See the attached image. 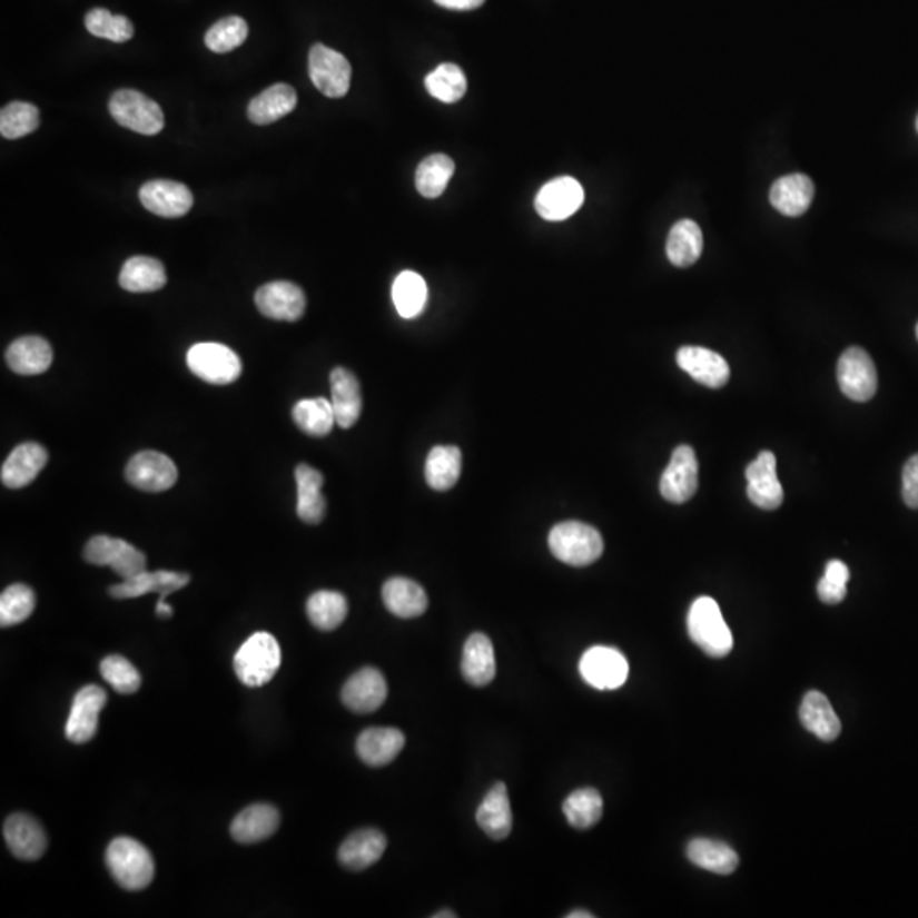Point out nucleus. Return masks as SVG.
Wrapping results in <instances>:
<instances>
[{
    "label": "nucleus",
    "instance_id": "25",
    "mask_svg": "<svg viewBox=\"0 0 918 918\" xmlns=\"http://www.w3.org/2000/svg\"><path fill=\"white\" fill-rule=\"evenodd\" d=\"M282 817L273 805L259 803L245 808L231 821L230 833L238 843H257L276 833Z\"/></svg>",
    "mask_w": 918,
    "mask_h": 918
},
{
    "label": "nucleus",
    "instance_id": "28",
    "mask_svg": "<svg viewBox=\"0 0 918 918\" xmlns=\"http://www.w3.org/2000/svg\"><path fill=\"white\" fill-rule=\"evenodd\" d=\"M476 821L490 839H507L512 830V810L504 782H497L486 792L476 810Z\"/></svg>",
    "mask_w": 918,
    "mask_h": 918
},
{
    "label": "nucleus",
    "instance_id": "15",
    "mask_svg": "<svg viewBox=\"0 0 918 918\" xmlns=\"http://www.w3.org/2000/svg\"><path fill=\"white\" fill-rule=\"evenodd\" d=\"M746 478L749 482L747 495L753 505L763 511H776L781 507L784 501V488L776 473L774 453L762 451L756 462L747 466Z\"/></svg>",
    "mask_w": 918,
    "mask_h": 918
},
{
    "label": "nucleus",
    "instance_id": "3",
    "mask_svg": "<svg viewBox=\"0 0 918 918\" xmlns=\"http://www.w3.org/2000/svg\"><path fill=\"white\" fill-rule=\"evenodd\" d=\"M106 865L125 890H144L156 875V865L147 847L130 837H118L109 843Z\"/></svg>",
    "mask_w": 918,
    "mask_h": 918
},
{
    "label": "nucleus",
    "instance_id": "10",
    "mask_svg": "<svg viewBox=\"0 0 918 918\" xmlns=\"http://www.w3.org/2000/svg\"><path fill=\"white\" fill-rule=\"evenodd\" d=\"M580 675L599 691H614L628 681V660L620 650L611 646H592L579 663Z\"/></svg>",
    "mask_w": 918,
    "mask_h": 918
},
{
    "label": "nucleus",
    "instance_id": "17",
    "mask_svg": "<svg viewBox=\"0 0 918 918\" xmlns=\"http://www.w3.org/2000/svg\"><path fill=\"white\" fill-rule=\"evenodd\" d=\"M388 695L383 673L375 667H364L357 670L353 678L344 684L343 702L354 713L367 714L379 710Z\"/></svg>",
    "mask_w": 918,
    "mask_h": 918
},
{
    "label": "nucleus",
    "instance_id": "24",
    "mask_svg": "<svg viewBox=\"0 0 918 918\" xmlns=\"http://www.w3.org/2000/svg\"><path fill=\"white\" fill-rule=\"evenodd\" d=\"M815 198V184L805 174H789L772 184L771 205L786 217H801Z\"/></svg>",
    "mask_w": 918,
    "mask_h": 918
},
{
    "label": "nucleus",
    "instance_id": "44",
    "mask_svg": "<svg viewBox=\"0 0 918 918\" xmlns=\"http://www.w3.org/2000/svg\"><path fill=\"white\" fill-rule=\"evenodd\" d=\"M466 87L465 72L454 63H443L425 77L428 95L447 105L460 101L465 96Z\"/></svg>",
    "mask_w": 918,
    "mask_h": 918
},
{
    "label": "nucleus",
    "instance_id": "19",
    "mask_svg": "<svg viewBox=\"0 0 918 918\" xmlns=\"http://www.w3.org/2000/svg\"><path fill=\"white\" fill-rule=\"evenodd\" d=\"M678 364L682 372L708 388H723L730 379L727 359L707 347H681L678 351Z\"/></svg>",
    "mask_w": 918,
    "mask_h": 918
},
{
    "label": "nucleus",
    "instance_id": "8",
    "mask_svg": "<svg viewBox=\"0 0 918 918\" xmlns=\"http://www.w3.org/2000/svg\"><path fill=\"white\" fill-rule=\"evenodd\" d=\"M308 69L314 86L327 98L339 99L349 92L351 63L339 51L325 45H314L308 58Z\"/></svg>",
    "mask_w": 918,
    "mask_h": 918
},
{
    "label": "nucleus",
    "instance_id": "22",
    "mask_svg": "<svg viewBox=\"0 0 918 918\" xmlns=\"http://www.w3.org/2000/svg\"><path fill=\"white\" fill-rule=\"evenodd\" d=\"M47 463L48 451L41 444H19L2 465L0 478L8 488H24L29 483L34 482Z\"/></svg>",
    "mask_w": 918,
    "mask_h": 918
},
{
    "label": "nucleus",
    "instance_id": "6",
    "mask_svg": "<svg viewBox=\"0 0 918 918\" xmlns=\"http://www.w3.org/2000/svg\"><path fill=\"white\" fill-rule=\"evenodd\" d=\"M193 375L211 385H230L241 375V361L230 347L217 343L196 344L189 349Z\"/></svg>",
    "mask_w": 918,
    "mask_h": 918
},
{
    "label": "nucleus",
    "instance_id": "32",
    "mask_svg": "<svg viewBox=\"0 0 918 918\" xmlns=\"http://www.w3.org/2000/svg\"><path fill=\"white\" fill-rule=\"evenodd\" d=\"M295 476L298 485V517L306 524H320L327 511V502L322 494L324 475L314 466L302 463L296 466Z\"/></svg>",
    "mask_w": 918,
    "mask_h": 918
},
{
    "label": "nucleus",
    "instance_id": "53",
    "mask_svg": "<svg viewBox=\"0 0 918 918\" xmlns=\"http://www.w3.org/2000/svg\"><path fill=\"white\" fill-rule=\"evenodd\" d=\"M434 2L451 11H473L485 4V0H434Z\"/></svg>",
    "mask_w": 918,
    "mask_h": 918
},
{
    "label": "nucleus",
    "instance_id": "36",
    "mask_svg": "<svg viewBox=\"0 0 918 918\" xmlns=\"http://www.w3.org/2000/svg\"><path fill=\"white\" fill-rule=\"evenodd\" d=\"M688 859L698 868L728 876L739 868V856L720 840L694 839L688 846Z\"/></svg>",
    "mask_w": 918,
    "mask_h": 918
},
{
    "label": "nucleus",
    "instance_id": "38",
    "mask_svg": "<svg viewBox=\"0 0 918 918\" xmlns=\"http://www.w3.org/2000/svg\"><path fill=\"white\" fill-rule=\"evenodd\" d=\"M462 475V451L456 446H436L425 462V480L437 492L453 488Z\"/></svg>",
    "mask_w": 918,
    "mask_h": 918
},
{
    "label": "nucleus",
    "instance_id": "2",
    "mask_svg": "<svg viewBox=\"0 0 918 918\" xmlns=\"http://www.w3.org/2000/svg\"><path fill=\"white\" fill-rule=\"evenodd\" d=\"M688 631L695 645L713 659L727 657L733 649V634L721 614L720 605L707 595L692 602Z\"/></svg>",
    "mask_w": 918,
    "mask_h": 918
},
{
    "label": "nucleus",
    "instance_id": "39",
    "mask_svg": "<svg viewBox=\"0 0 918 918\" xmlns=\"http://www.w3.org/2000/svg\"><path fill=\"white\" fill-rule=\"evenodd\" d=\"M349 605L340 592H315L306 602V614L317 630H337L346 621Z\"/></svg>",
    "mask_w": 918,
    "mask_h": 918
},
{
    "label": "nucleus",
    "instance_id": "5",
    "mask_svg": "<svg viewBox=\"0 0 918 918\" xmlns=\"http://www.w3.org/2000/svg\"><path fill=\"white\" fill-rule=\"evenodd\" d=\"M109 112L116 122L141 135H157L164 128L162 108L138 90L122 89L109 101Z\"/></svg>",
    "mask_w": 918,
    "mask_h": 918
},
{
    "label": "nucleus",
    "instance_id": "4",
    "mask_svg": "<svg viewBox=\"0 0 918 918\" xmlns=\"http://www.w3.org/2000/svg\"><path fill=\"white\" fill-rule=\"evenodd\" d=\"M547 544L555 559L572 566L598 562L604 551L601 533L589 524L566 521L551 530Z\"/></svg>",
    "mask_w": 918,
    "mask_h": 918
},
{
    "label": "nucleus",
    "instance_id": "56",
    "mask_svg": "<svg viewBox=\"0 0 918 918\" xmlns=\"http://www.w3.org/2000/svg\"><path fill=\"white\" fill-rule=\"evenodd\" d=\"M433 917L434 918H456V914H453V911H450V910H443V911H441V914H434Z\"/></svg>",
    "mask_w": 918,
    "mask_h": 918
},
{
    "label": "nucleus",
    "instance_id": "21",
    "mask_svg": "<svg viewBox=\"0 0 918 918\" xmlns=\"http://www.w3.org/2000/svg\"><path fill=\"white\" fill-rule=\"evenodd\" d=\"M188 584V573L169 572V570L147 572L145 570V572L138 573L131 579L122 580L121 584L112 585L109 589V595L115 599H137L150 594V592H157L160 599L166 601L167 595L180 591Z\"/></svg>",
    "mask_w": 918,
    "mask_h": 918
},
{
    "label": "nucleus",
    "instance_id": "41",
    "mask_svg": "<svg viewBox=\"0 0 918 918\" xmlns=\"http://www.w3.org/2000/svg\"><path fill=\"white\" fill-rule=\"evenodd\" d=\"M293 421L299 431L314 437L327 436L337 424L332 402L324 396L299 401L293 408Z\"/></svg>",
    "mask_w": 918,
    "mask_h": 918
},
{
    "label": "nucleus",
    "instance_id": "7",
    "mask_svg": "<svg viewBox=\"0 0 918 918\" xmlns=\"http://www.w3.org/2000/svg\"><path fill=\"white\" fill-rule=\"evenodd\" d=\"M83 559L90 565L109 566L122 580L145 572L147 559L138 547L119 537L95 536L83 550Z\"/></svg>",
    "mask_w": 918,
    "mask_h": 918
},
{
    "label": "nucleus",
    "instance_id": "51",
    "mask_svg": "<svg viewBox=\"0 0 918 918\" xmlns=\"http://www.w3.org/2000/svg\"><path fill=\"white\" fill-rule=\"evenodd\" d=\"M818 598H820L821 602L825 604H839L846 599L847 594V585L837 584L833 580L827 579V576H821L820 582H818Z\"/></svg>",
    "mask_w": 918,
    "mask_h": 918
},
{
    "label": "nucleus",
    "instance_id": "34",
    "mask_svg": "<svg viewBox=\"0 0 918 918\" xmlns=\"http://www.w3.org/2000/svg\"><path fill=\"white\" fill-rule=\"evenodd\" d=\"M296 102L298 98L292 86L274 83L250 101L247 115L254 125L264 127L295 111Z\"/></svg>",
    "mask_w": 918,
    "mask_h": 918
},
{
    "label": "nucleus",
    "instance_id": "33",
    "mask_svg": "<svg viewBox=\"0 0 918 918\" xmlns=\"http://www.w3.org/2000/svg\"><path fill=\"white\" fill-rule=\"evenodd\" d=\"M800 718L803 727L823 742H833L842 731V723L827 695L810 691L801 702Z\"/></svg>",
    "mask_w": 918,
    "mask_h": 918
},
{
    "label": "nucleus",
    "instance_id": "57",
    "mask_svg": "<svg viewBox=\"0 0 918 918\" xmlns=\"http://www.w3.org/2000/svg\"><path fill=\"white\" fill-rule=\"evenodd\" d=\"M917 131H918V116H917Z\"/></svg>",
    "mask_w": 918,
    "mask_h": 918
},
{
    "label": "nucleus",
    "instance_id": "29",
    "mask_svg": "<svg viewBox=\"0 0 918 918\" xmlns=\"http://www.w3.org/2000/svg\"><path fill=\"white\" fill-rule=\"evenodd\" d=\"M462 673L468 684L483 688L494 681L497 673L495 652L486 634L473 633L463 649Z\"/></svg>",
    "mask_w": 918,
    "mask_h": 918
},
{
    "label": "nucleus",
    "instance_id": "1",
    "mask_svg": "<svg viewBox=\"0 0 918 918\" xmlns=\"http://www.w3.org/2000/svg\"><path fill=\"white\" fill-rule=\"evenodd\" d=\"M282 660L278 640L266 631H259L237 650L234 669L241 684L260 688L276 675L282 667Z\"/></svg>",
    "mask_w": 918,
    "mask_h": 918
},
{
    "label": "nucleus",
    "instance_id": "18",
    "mask_svg": "<svg viewBox=\"0 0 918 918\" xmlns=\"http://www.w3.org/2000/svg\"><path fill=\"white\" fill-rule=\"evenodd\" d=\"M140 201L154 215L179 218L188 215L195 198L184 184L174 180H150L141 186Z\"/></svg>",
    "mask_w": 918,
    "mask_h": 918
},
{
    "label": "nucleus",
    "instance_id": "45",
    "mask_svg": "<svg viewBox=\"0 0 918 918\" xmlns=\"http://www.w3.org/2000/svg\"><path fill=\"white\" fill-rule=\"evenodd\" d=\"M37 595L24 584H14L0 595V626L9 628L22 623L33 614Z\"/></svg>",
    "mask_w": 918,
    "mask_h": 918
},
{
    "label": "nucleus",
    "instance_id": "46",
    "mask_svg": "<svg viewBox=\"0 0 918 918\" xmlns=\"http://www.w3.org/2000/svg\"><path fill=\"white\" fill-rule=\"evenodd\" d=\"M40 127V111L29 102H11L0 112V134L8 140H18Z\"/></svg>",
    "mask_w": 918,
    "mask_h": 918
},
{
    "label": "nucleus",
    "instance_id": "37",
    "mask_svg": "<svg viewBox=\"0 0 918 918\" xmlns=\"http://www.w3.org/2000/svg\"><path fill=\"white\" fill-rule=\"evenodd\" d=\"M702 231L692 220H681L673 225L667 240V257L675 267H689L698 263L702 254Z\"/></svg>",
    "mask_w": 918,
    "mask_h": 918
},
{
    "label": "nucleus",
    "instance_id": "13",
    "mask_svg": "<svg viewBox=\"0 0 918 918\" xmlns=\"http://www.w3.org/2000/svg\"><path fill=\"white\" fill-rule=\"evenodd\" d=\"M127 480L144 492H166L177 482L172 460L159 451H141L127 465Z\"/></svg>",
    "mask_w": 918,
    "mask_h": 918
},
{
    "label": "nucleus",
    "instance_id": "54",
    "mask_svg": "<svg viewBox=\"0 0 918 918\" xmlns=\"http://www.w3.org/2000/svg\"><path fill=\"white\" fill-rule=\"evenodd\" d=\"M156 612L157 616L159 618H170L172 616L174 612L172 605L167 604V602L164 601V599H159V602H157Z\"/></svg>",
    "mask_w": 918,
    "mask_h": 918
},
{
    "label": "nucleus",
    "instance_id": "47",
    "mask_svg": "<svg viewBox=\"0 0 918 918\" xmlns=\"http://www.w3.org/2000/svg\"><path fill=\"white\" fill-rule=\"evenodd\" d=\"M86 28L92 37L125 43L134 38L135 29L127 16H115L108 9H92L86 16Z\"/></svg>",
    "mask_w": 918,
    "mask_h": 918
},
{
    "label": "nucleus",
    "instance_id": "12",
    "mask_svg": "<svg viewBox=\"0 0 918 918\" xmlns=\"http://www.w3.org/2000/svg\"><path fill=\"white\" fill-rule=\"evenodd\" d=\"M584 205V188L573 177H559L544 184L537 193V215L547 221H562L572 217Z\"/></svg>",
    "mask_w": 918,
    "mask_h": 918
},
{
    "label": "nucleus",
    "instance_id": "48",
    "mask_svg": "<svg viewBox=\"0 0 918 918\" xmlns=\"http://www.w3.org/2000/svg\"><path fill=\"white\" fill-rule=\"evenodd\" d=\"M249 37V26L238 16L221 19L209 28L205 37L206 47L215 53H228L240 47Z\"/></svg>",
    "mask_w": 918,
    "mask_h": 918
},
{
    "label": "nucleus",
    "instance_id": "49",
    "mask_svg": "<svg viewBox=\"0 0 918 918\" xmlns=\"http://www.w3.org/2000/svg\"><path fill=\"white\" fill-rule=\"evenodd\" d=\"M101 675L119 694H134L140 689V672L130 660L121 655L106 657L101 662Z\"/></svg>",
    "mask_w": 918,
    "mask_h": 918
},
{
    "label": "nucleus",
    "instance_id": "31",
    "mask_svg": "<svg viewBox=\"0 0 918 918\" xmlns=\"http://www.w3.org/2000/svg\"><path fill=\"white\" fill-rule=\"evenodd\" d=\"M383 602L396 618L411 620L427 611L428 599L424 589L405 576H393L383 585Z\"/></svg>",
    "mask_w": 918,
    "mask_h": 918
},
{
    "label": "nucleus",
    "instance_id": "23",
    "mask_svg": "<svg viewBox=\"0 0 918 918\" xmlns=\"http://www.w3.org/2000/svg\"><path fill=\"white\" fill-rule=\"evenodd\" d=\"M330 393L335 422L343 428L353 427L363 412V396L356 376L346 367H335L330 373Z\"/></svg>",
    "mask_w": 918,
    "mask_h": 918
},
{
    "label": "nucleus",
    "instance_id": "50",
    "mask_svg": "<svg viewBox=\"0 0 918 918\" xmlns=\"http://www.w3.org/2000/svg\"><path fill=\"white\" fill-rule=\"evenodd\" d=\"M901 483H904L901 495H904L905 504L910 509H918V454L911 456L904 466Z\"/></svg>",
    "mask_w": 918,
    "mask_h": 918
},
{
    "label": "nucleus",
    "instance_id": "42",
    "mask_svg": "<svg viewBox=\"0 0 918 918\" xmlns=\"http://www.w3.org/2000/svg\"><path fill=\"white\" fill-rule=\"evenodd\" d=\"M604 810L598 789L582 788L573 791L563 803V813L573 829L588 830L599 823Z\"/></svg>",
    "mask_w": 918,
    "mask_h": 918
},
{
    "label": "nucleus",
    "instance_id": "11",
    "mask_svg": "<svg viewBox=\"0 0 918 918\" xmlns=\"http://www.w3.org/2000/svg\"><path fill=\"white\" fill-rule=\"evenodd\" d=\"M699 465L691 446L673 450L669 466L660 478V494L672 504H684L698 492Z\"/></svg>",
    "mask_w": 918,
    "mask_h": 918
},
{
    "label": "nucleus",
    "instance_id": "40",
    "mask_svg": "<svg viewBox=\"0 0 918 918\" xmlns=\"http://www.w3.org/2000/svg\"><path fill=\"white\" fill-rule=\"evenodd\" d=\"M427 285L421 274L404 270L393 283L392 296L396 312L404 318H415L424 312L427 303Z\"/></svg>",
    "mask_w": 918,
    "mask_h": 918
},
{
    "label": "nucleus",
    "instance_id": "14",
    "mask_svg": "<svg viewBox=\"0 0 918 918\" xmlns=\"http://www.w3.org/2000/svg\"><path fill=\"white\" fill-rule=\"evenodd\" d=\"M108 702V694L99 685H86L73 698L66 724V737L72 743H87L98 731L99 713Z\"/></svg>",
    "mask_w": 918,
    "mask_h": 918
},
{
    "label": "nucleus",
    "instance_id": "16",
    "mask_svg": "<svg viewBox=\"0 0 918 918\" xmlns=\"http://www.w3.org/2000/svg\"><path fill=\"white\" fill-rule=\"evenodd\" d=\"M256 305L264 317L273 320L296 322L305 315V293L295 283H267L257 289Z\"/></svg>",
    "mask_w": 918,
    "mask_h": 918
},
{
    "label": "nucleus",
    "instance_id": "43",
    "mask_svg": "<svg viewBox=\"0 0 918 918\" xmlns=\"http://www.w3.org/2000/svg\"><path fill=\"white\" fill-rule=\"evenodd\" d=\"M454 174V162L443 154L422 160L415 172V186L424 198H440L446 191L447 182Z\"/></svg>",
    "mask_w": 918,
    "mask_h": 918
},
{
    "label": "nucleus",
    "instance_id": "30",
    "mask_svg": "<svg viewBox=\"0 0 918 918\" xmlns=\"http://www.w3.org/2000/svg\"><path fill=\"white\" fill-rule=\"evenodd\" d=\"M386 837L376 829H363L344 840L339 849L340 865L351 871H364L382 859Z\"/></svg>",
    "mask_w": 918,
    "mask_h": 918
},
{
    "label": "nucleus",
    "instance_id": "58",
    "mask_svg": "<svg viewBox=\"0 0 918 918\" xmlns=\"http://www.w3.org/2000/svg\"><path fill=\"white\" fill-rule=\"evenodd\" d=\"M917 339H918V324H917Z\"/></svg>",
    "mask_w": 918,
    "mask_h": 918
},
{
    "label": "nucleus",
    "instance_id": "26",
    "mask_svg": "<svg viewBox=\"0 0 918 918\" xmlns=\"http://www.w3.org/2000/svg\"><path fill=\"white\" fill-rule=\"evenodd\" d=\"M405 734L396 728H367L357 739L359 759L372 768H383L404 750Z\"/></svg>",
    "mask_w": 918,
    "mask_h": 918
},
{
    "label": "nucleus",
    "instance_id": "20",
    "mask_svg": "<svg viewBox=\"0 0 918 918\" xmlns=\"http://www.w3.org/2000/svg\"><path fill=\"white\" fill-rule=\"evenodd\" d=\"M4 839L11 852L22 861H38L48 846L43 827L24 813L11 815L6 820Z\"/></svg>",
    "mask_w": 918,
    "mask_h": 918
},
{
    "label": "nucleus",
    "instance_id": "9",
    "mask_svg": "<svg viewBox=\"0 0 918 918\" xmlns=\"http://www.w3.org/2000/svg\"><path fill=\"white\" fill-rule=\"evenodd\" d=\"M837 379L843 395L853 402H869L878 389V372L871 356L861 347H849L840 356Z\"/></svg>",
    "mask_w": 918,
    "mask_h": 918
},
{
    "label": "nucleus",
    "instance_id": "55",
    "mask_svg": "<svg viewBox=\"0 0 918 918\" xmlns=\"http://www.w3.org/2000/svg\"><path fill=\"white\" fill-rule=\"evenodd\" d=\"M566 917H569V918H592V917H594V915L589 914V911H585V910H575V911H570V914L566 915Z\"/></svg>",
    "mask_w": 918,
    "mask_h": 918
},
{
    "label": "nucleus",
    "instance_id": "52",
    "mask_svg": "<svg viewBox=\"0 0 918 918\" xmlns=\"http://www.w3.org/2000/svg\"><path fill=\"white\" fill-rule=\"evenodd\" d=\"M827 579L833 580L837 584L847 585L850 579L849 566L846 563L840 562V560H832V562L827 563V569H825V575Z\"/></svg>",
    "mask_w": 918,
    "mask_h": 918
},
{
    "label": "nucleus",
    "instance_id": "35",
    "mask_svg": "<svg viewBox=\"0 0 918 918\" xmlns=\"http://www.w3.org/2000/svg\"><path fill=\"white\" fill-rule=\"evenodd\" d=\"M166 283V267L154 257H131L119 273V286L130 293L159 292Z\"/></svg>",
    "mask_w": 918,
    "mask_h": 918
},
{
    "label": "nucleus",
    "instance_id": "27",
    "mask_svg": "<svg viewBox=\"0 0 918 918\" xmlns=\"http://www.w3.org/2000/svg\"><path fill=\"white\" fill-rule=\"evenodd\" d=\"M6 361L12 372L21 376H37L50 369L53 351L48 340L38 335H28L14 340L6 351Z\"/></svg>",
    "mask_w": 918,
    "mask_h": 918
}]
</instances>
